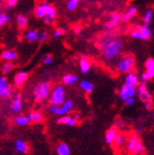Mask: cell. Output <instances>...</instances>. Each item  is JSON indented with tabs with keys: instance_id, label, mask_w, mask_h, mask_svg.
Masks as SVG:
<instances>
[{
	"instance_id": "cell-16",
	"label": "cell",
	"mask_w": 154,
	"mask_h": 155,
	"mask_svg": "<svg viewBox=\"0 0 154 155\" xmlns=\"http://www.w3.org/2000/svg\"><path fill=\"white\" fill-rule=\"evenodd\" d=\"M137 13V8L135 6H130L128 11L122 15V18H121V21L122 22H128L132 19L133 16H135Z\"/></svg>"
},
{
	"instance_id": "cell-2",
	"label": "cell",
	"mask_w": 154,
	"mask_h": 155,
	"mask_svg": "<svg viewBox=\"0 0 154 155\" xmlns=\"http://www.w3.org/2000/svg\"><path fill=\"white\" fill-rule=\"evenodd\" d=\"M35 15L37 18H48L53 22L56 18V9L52 5L48 3L39 4L35 8Z\"/></svg>"
},
{
	"instance_id": "cell-32",
	"label": "cell",
	"mask_w": 154,
	"mask_h": 155,
	"mask_svg": "<svg viewBox=\"0 0 154 155\" xmlns=\"http://www.w3.org/2000/svg\"><path fill=\"white\" fill-rule=\"evenodd\" d=\"M79 5V1L78 0H69V1L67 2V10L70 11V12H73L77 9V7H78Z\"/></svg>"
},
{
	"instance_id": "cell-25",
	"label": "cell",
	"mask_w": 154,
	"mask_h": 155,
	"mask_svg": "<svg viewBox=\"0 0 154 155\" xmlns=\"http://www.w3.org/2000/svg\"><path fill=\"white\" fill-rule=\"evenodd\" d=\"M1 57L2 59L8 61L10 63L11 61L14 60V59H16L17 57V53L15 52V51H12V50H7V51H4L2 54H1Z\"/></svg>"
},
{
	"instance_id": "cell-3",
	"label": "cell",
	"mask_w": 154,
	"mask_h": 155,
	"mask_svg": "<svg viewBox=\"0 0 154 155\" xmlns=\"http://www.w3.org/2000/svg\"><path fill=\"white\" fill-rule=\"evenodd\" d=\"M134 67V59L132 55L123 56L116 64V70L119 73L128 74L133 71Z\"/></svg>"
},
{
	"instance_id": "cell-34",
	"label": "cell",
	"mask_w": 154,
	"mask_h": 155,
	"mask_svg": "<svg viewBox=\"0 0 154 155\" xmlns=\"http://www.w3.org/2000/svg\"><path fill=\"white\" fill-rule=\"evenodd\" d=\"M33 123H40L43 121V115L41 113L39 112H33V115H32V120Z\"/></svg>"
},
{
	"instance_id": "cell-7",
	"label": "cell",
	"mask_w": 154,
	"mask_h": 155,
	"mask_svg": "<svg viewBox=\"0 0 154 155\" xmlns=\"http://www.w3.org/2000/svg\"><path fill=\"white\" fill-rule=\"evenodd\" d=\"M135 95H136L135 88L128 86V85H126V84L122 85L120 90H119V97L123 101L128 99V98H133L135 97Z\"/></svg>"
},
{
	"instance_id": "cell-11",
	"label": "cell",
	"mask_w": 154,
	"mask_h": 155,
	"mask_svg": "<svg viewBox=\"0 0 154 155\" xmlns=\"http://www.w3.org/2000/svg\"><path fill=\"white\" fill-rule=\"evenodd\" d=\"M139 141H140L139 137L134 134H132L128 138V140L126 142V150L129 152V154H132V152L133 151V150L135 148V146L137 145V143Z\"/></svg>"
},
{
	"instance_id": "cell-8",
	"label": "cell",
	"mask_w": 154,
	"mask_h": 155,
	"mask_svg": "<svg viewBox=\"0 0 154 155\" xmlns=\"http://www.w3.org/2000/svg\"><path fill=\"white\" fill-rule=\"evenodd\" d=\"M136 93L138 94V97H139L141 101H143L144 103L149 101L151 100V95L149 91L148 90L147 86H146V83H141L140 86H137V88H135Z\"/></svg>"
},
{
	"instance_id": "cell-10",
	"label": "cell",
	"mask_w": 154,
	"mask_h": 155,
	"mask_svg": "<svg viewBox=\"0 0 154 155\" xmlns=\"http://www.w3.org/2000/svg\"><path fill=\"white\" fill-rule=\"evenodd\" d=\"M122 15L120 12H114L111 15L109 22H107L105 24V28L107 29H112L114 27H116L118 25V23L121 21Z\"/></svg>"
},
{
	"instance_id": "cell-46",
	"label": "cell",
	"mask_w": 154,
	"mask_h": 155,
	"mask_svg": "<svg viewBox=\"0 0 154 155\" xmlns=\"http://www.w3.org/2000/svg\"><path fill=\"white\" fill-rule=\"evenodd\" d=\"M138 130H139L141 131V130H143V128H142V127H139V128H138Z\"/></svg>"
},
{
	"instance_id": "cell-4",
	"label": "cell",
	"mask_w": 154,
	"mask_h": 155,
	"mask_svg": "<svg viewBox=\"0 0 154 155\" xmlns=\"http://www.w3.org/2000/svg\"><path fill=\"white\" fill-rule=\"evenodd\" d=\"M34 98L36 102H42L50 94V84L49 82H41L34 89Z\"/></svg>"
},
{
	"instance_id": "cell-9",
	"label": "cell",
	"mask_w": 154,
	"mask_h": 155,
	"mask_svg": "<svg viewBox=\"0 0 154 155\" xmlns=\"http://www.w3.org/2000/svg\"><path fill=\"white\" fill-rule=\"evenodd\" d=\"M125 84L128 85V86H130V87H137L138 85H139V78H138L137 74H135L134 72H130V73H128L125 77Z\"/></svg>"
},
{
	"instance_id": "cell-21",
	"label": "cell",
	"mask_w": 154,
	"mask_h": 155,
	"mask_svg": "<svg viewBox=\"0 0 154 155\" xmlns=\"http://www.w3.org/2000/svg\"><path fill=\"white\" fill-rule=\"evenodd\" d=\"M80 71L83 74H86L89 72L90 68H91V64L90 61L86 59V58H81L80 61Z\"/></svg>"
},
{
	"instance_id": "cell-18",
	"label": "cell",
	"mask_w": 154,
	"mask_h": 155,
	"mask_svg": "<svg viewBox=\"0 0 154 155\" xmlns=\"http://www.w3.org/2000/svg\"><path fill=\"white\" fill-rule=\"evenodd\" d=\"M58 123L61 124V125H69V126H76L77 125V121L75 120L74 117H71V116L68 115H64L61 116L58 119Z\"/></svg>"
},
{
	"instance_id": "cell-29",
	"label": "cell",
	"mask_w": 154,
	"mask_h": 155,
	"mask_svg": "<svg viewBox=\"0 0 154 155\" xmlns=\"http://www.w3.org/2000/svg\"><path fill=\"white\" fill-rule=\"evenodd\" d=\"M50 111L53 113V114H55L57 115H65L68 112L64 109V107H61V106H50Z\"/></svg>"
},
{
	"instance_id": "cell-45",
	"label": "cell",
	"mask_w": 154,
	"mask_h": 155,
	"mask_svg": "<svg viewBox=\"0 0 154 155\" xmlns=\"http://www.w3.org/2000/svg\"><path fill=\"white\" fill-rule=\"evenodd\" d=\"M74 30H75V32H76L77 34H79V33L81 31V27H80V26H76L75 28H74Z\"/></svg>"
},
{
	"instance_id": "cell-23",
	"label": "cell",
	"mask_w": 154,
	"mask_h": 155,
	"mask_svg": "<svg viewBox=\"0 0 154 155\" xmlns=\"http://www.w3.org/2000/svg\"><path fill=\"white\" fill-rule=\"evenodd\" d=\"M78 80H79V77L72 75V74H66L63 77V82L66 85L74 84L75 82L78 81Z\"/></svg>"
},
{
	"instance_id": "cell-24",
	"label": "cell",
	"mask_w": 154,
	"mask_h": 155,
	"mask_svg": "<svg viewBox=\"0 0 154 155\" xmlns=\"http://www.w3.org/2000/svg\"><path fill=\"white\" fill-rule=\"evenodd\" d=\"M80 88L84 92L88 93V94L92 93V92H93V90H94L93 83H92L91 81H81L80 83Z\"/></svg>"
},
{
	"instance_id": "cell-19",
	"label": "cell",
	"mask_w": 154,
	"mask_h": 155,
	"mask_svg": "<svg viewBox=\"0 0 154 155\" xmlns=\"http://www.w3.org/2000/svg\"><path fill=\"white\" fill-rule=\"evenodd\" d=\"M125 143H126V136H125V134H117V135H116V137H115L113 145L115 146V148H116V149H121L122 147L124 146Z\"/></svg>"
},
{
	"instance_id": "cell-15",
	"label": "cell",
	"mask_w": 154,
	"mask_h": 155,
	"mask_svg": "<svg viewBox=\"0 0 154 155\" xmlns=\"http://www.w3.org/2000/svg\"><path fill=\"white\" fill-rule=\"evenodd\" d=\"M10 108L13 113H18L22 110V101H21L20 96H15L12 98Z\"/></svg>"
},
{
	"instance_id": "cell-40",
	"label": "cell",
	"mask_w": 154,
	"mask_h": 155,
	"mask_svg": "<svg viewBox=\"0 0 154 155\" xmlns=\"http://www.w3.org/2000/svg\"><path fill=\"white\" fill-rule=\"evenodd\" d=\"M52 61H53L52 56L48 55V56H47V57L44 58V65H50L52 64Z\"/></svg>"
},
{
	"instance_id": "cell-20",
	"label": "cell",
	"mask_w": 154,
	"mask_h": 155,
	"mask_svg": "<svg viewBox=\"0 0 154 155\" xmlns=\"http://www.w3.org/2000/svg\"><path fill=\"white\" fill-rule=\"evenodd\" d=\"M70 148L65 143H61L57 147V154L58 155H70Z\"/></svg>"
},
{
	"instance_id": "cell-6",
	"label": "cell",
	"mask_w": 154,
	"mask_h": 155,
	"mask_svg": "<svg viewBox=\"0 0 154 155\" xmlns=\"http://www.w3.org/2000/svg\"><path fill=\"white\" fill-rule=\"evenodd\" d=\"M130 36L134 39H139V40H149L151 37V29L149 27H146V26H140L137 28H135L133 31L130 33Z\"/></svg>"
},
{
	"instance_id": "cell-35",
	"label": "cell",
	"mask_w": 154,
	"mask_h": 155,
	"mask_svg": "<svg viewBox=\"0 0 154 155\" xmlns=\"http://www.w3.org/2000/svg\"><path fill=\"white\" fill-rule=\"evenodd\" d=\"M73 105H74L73 104V100L68 99V100H64V103L61 104V107H64L67 112H70L72 110V108H73Z\"/></svg>"
},
{
	"instance_id": "cell-28",
	"label": "cell",
	"mask_w": 154,
	"mask_h": 155,
	"mask_svg": "<svg viewBox=\"0 0 154 155\" xmlns=\"http://www.w3.org/2000/svg\"><path fill=\"white\" fill-rule=\"evenodd\" d=\"M38 36H39V33L38 31L34 29H30L26 33V39L28 42H35L38 40Z\"/></svg>"
},
{
	"instance_id": "cell-5",
	"label": "cell",
	"mask_w": 154,
	"mask_h": 155,
	"mask_svg": "<svg viewBox=\"0 0 154 155\" xmlns=\"http://www.w3.org/2000/svg\"><path fill=\"white\" fill-rule=\"evenodd\" d=\"M65 93L64 89L61 86H56L53 89L52 94L50 97V102L52 106H61V104L64 101Z\"/></svg>"
},
{
	"instance_id": "cell-31",
	"label": "cell",
	"mask_w": 154,
	"mask_h": 155,
	"mask_svg": "<svg viewBox=\"0 0 154 155\" xmlns=\"http://www.w3.org/2000/svg\"><path fill=\"white\" fill-rule=\"evenodd\" d=\"M145 151H146V150L144 148L142 142L139 141L137 143V145L135 146L133 151L132 152V154H130V155H142L143 153H145Z\"/></svg>"
},
{
	"instance_id": "cell-27",
	"label": "cell",
	"mask_w": 154,
	"mask_h": 155,
	"mask_svg": "<svg viewBox=\"0 0 154 155\" xmlns=\"http://www.w3.org/2000/svg\"><path fill=\"white\" fill-rule=\"evenodd\" d=\"M11 86L9 83L0 87V97H9L11 96Z\"/></svg>"
},
{
	"instance_id": "cell-36",
	"label": "cell",
	"mask_w": 154,
	"mask_h": 155,
	"mask_svg": "<svg viewBox=\"0 0 154 155\" xmlns=\"http://www.w3.org/2000/svg\"><path fill=\"white\" fill-rule=\"evenodd\" d=\"M14 68L13 64L11 63H9L8 61L7 64H5L2 67V73L3 74H8V73H10L11 71H12V69Z\"/></svg>"
},
{
	"instance_id": "cell-37",
	"label": "cell",
	"mask_w": 154,
	"mask_h": 155,
	"mask_svg": "<svg viewBox=\"0 0 154 155\" xmlns=\"http://www.w3.org/2000/svg\"><path fill=\"white\" fill-rule=\"evenodd\" d=\"M66 32V30L64 28H57L55 31L53 32L52 34V38H58V37H61L63 36L64 33Z\"/></svg>"
},
{
	"instance_id": "cell-1",
	"label": "cell",
	"mask_w": 154,
	"mask_h": 155,
	"mask_svg": "<svg viewBox=\"0 0 154 155\" xmlns=\"http://www.w3.org/2000/svg\"><path fill=\"white\" fill-rule=\"evenodd\" d=\"M99 45H100V48L102 49L104 58L108 61H112L121 53L124 43L117 37L106 35L100 40Z\"/></svg>"
},
{
	"instance_id": "cell-38",
	"label": "cell",
	"mask_w": 154,
	"mask_h": 155,
	"mask_svg": "<svg viewBox=\"0 0 154 155\" xmlns=\"http://www.w3.org/2000/svg\"><path fill=\"white\" fill-rule=\"evenodd\" d=\"M48 37V33L47 31H43L42 33L39 34V36H38V40L37 41H39L41 43L44 42V41H47V39Z\"/></svg>"
},
{
	"instance_id": "cell-33",
	"label": "cell",
	"mask_w": 154,
	"mask_h": 155,
	"mask_svg": "<svg viewBox=\"0 0 154 155\" xmlns=\"http://www.w3.org/2000/svg\"><path fill=\"white\" fill-rule=\"evenodd\" d=\"M10 20H11V17L7 13H5V12L0 13V28L3 27L6 23H8Z\"/></svg>"
},
{
	"instance_id": "cell-14",
	"label": "cell",
	"mask_w": 154,
	"mask_h": 155,
	"mask_svg": "<svg viewBox=\"0 0 154 155\" xmlns=\"http://www.w3.org/2000/svg\"><path fill=\"white\" fill-rule=\"evenodd\" d=\"M146 66V74H147L149 78V80L153 79L154 77V60L153 58H149L145 63Z\"/></svg>"
},
{
	"instance_id": "cell-12",
	"label": "cell",
	"mask_w": 154,
	"mask_h": 155,
	"mask_svg": "<svg viewBox=\"0 0 154 155\" xmlns=\"http://www.w3.org/2000/svg\"><path fill=\"white\" fill-rule=\"evenodd\" d=\"M117 134H118V129L116 127L110 128L105 134V141H106V143L109 144V145H113V143L114 141L115 137H116Z\"/></svg>"
},
{
	"instance_id": "cell-44",
	"label": "cell",
	"mask_w": 154,
	"mask_h": 155,
	"mask_svg": "<svg viewBox=\"0 0 154 155\" xmlns=\"http://www.w3.org/2000/svg\"><path fill=\"white\" fill-rule=\"evenodd\" d=\"M124 126V121L122 119H117L116 120V128L117 127H123Z\"/></svg>"
},
{
	"instance_id": "cell-43",
	"label": "cell",
	"mask_w": 154,
	"mask_h": 155,
	"mask_svg": "<svg viewBox=\"0 0 154 155\" xmlns=\"http://www.w3.org/2000/svg\"><path fill=\"white\" fill-rule=\"evenodd\" d=\"M145 107H146V109L147 110H151L152 109V101L151 100H149V101H147V102H145Z\"/></svg>"
},
{
	"instance_id": "cell-26",
	"label": "cell",
	"mask_w": 154,
	"mask_h": 155,
	"mask_svg": "<svg viewBox=\"0 0 154 155\" xmlns=\"http://www.w3.org/2000/svg\"><path fill=\"white\" fill-rule=\"evenodd\" d=\"M16 23L17 26L20 29H25L28 26V18L25 15H18L16 17Z\"/></svg>"
},
{
	"instance_id": "cell-17",
	"label": "cell",
	"mask_w": 154,
	"mask_h": 155,
	"mask_svg": "<svg viewBox=\"0 0 154 155\" xmlns=\"http://www.w3.org/2000/svg\"><path fill=\"white\" fill-rule=\"evenodd\" d=\"M28 78V74L27 72H18L14 76V83L16 86H21L24 84Z\"/></svg>"
},
{
	"instance_id": "cell-39",
	"label": "cell",
	"mask_w": 154,
	"mask_h": 155,
	"mask_svg": "<svg viewBox=\"0 0 154 155\" xmlns=\"http://www.w3.org/2000/svg\"><path fill=\"white\" fill-rule=\"evenodd\" d=\"M16 4H17L16 0H9V1H8L7 4H6V9L7 10H11V9H12V8H14L15 6H16Z\"/></svg>"
},
{
	"instance_id": "cell-22",
	"label": "cell",
	"mask_w": 154,
	"mask_h": 155,
	"mask_svg": "<svg viewBox=\"0 0 154 155\" xmlns=\"http://www.w3.org/2000/svg\"><path fill=\"white\" fill-rule=\"evenodd\" d=\"M15 150L20 153H27L28 150V147L25 141L16 140V142H15Z\"/></svg>"
},
{
	"instance_id": "cell-30",
	"label": "cell",
	"mask_w": 154,
	"mask_h": 155,
	"mask_svg": "<svg viewBox=\"0 0 154 155\" xmlns=\"http://www.w3.org/2000/svg\"><path fill=\"white\" fill-rule=\"evenodd\" d=\"M152 16H153L152 10H150V9L147 10V12H146L145 14H144V26H146V27L149 26L150 22L152 20Z\"/></svg>"
},
{
	"instance_id": "cell-13",
	"label": "cell",
	"mask_w": 154,
	"mask_h": 155,
	"mask_svg": "<svg viewBox=\"0 0 154 155\" xmlns=\"http://www.w3.org/2000/svg\"><path fill=\"white\" fill-rule=\"evenodd\" d=\"M32 115H33V112H31L28 115H20V116H17V117L15 118V123H16V125H18V126L28 125V124H29V122H31Z\"/></svg>"
},
{
	"instance_id": "cell-42",
	"label": "cell",
	"mask_w": 154,
	"mask_h": 155,
	"mask_svg": "<svg viewBox=\"0 0 154 155\" xmlns=\"http://www.w3.org/2000/svg\"><path fill=\"white\" fill-rule=\"evenodd\" d=\"M8 84V81H7V78L5 77H0V87L4 86V85Z\"/></svg>"
},
{
	"instance_id": "cell-41",
	"label": "cell",
	"mask_w": 154,
	"mask_h": 155,
	"mask_svg": "<svg viewBox=\"0 0 154 155\" xmlns=\"http://www.w3.org/2000/svg\"><path fill=\"white\" fill-rule=\"evenodd\" d=\"M134 103H135V99H134V97H133V98H128V99L124 100V104H125L126 106H133Z\"/></svg>"
}]
</instances>
